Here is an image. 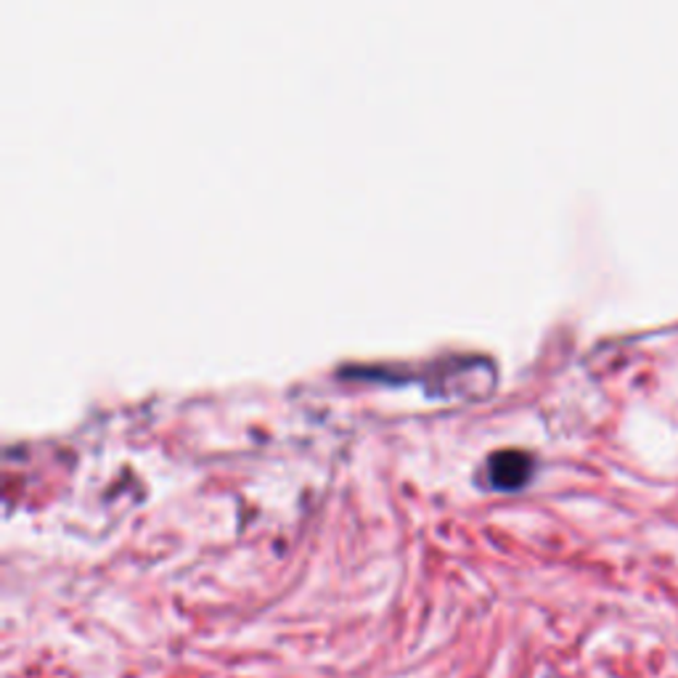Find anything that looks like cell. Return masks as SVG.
I'll return each instance as SVG.
<instances>
[{
  "mask_svg": "<svg viewBox=\"0 0 678 678\" xmlns=\"http://www.w3.org/2000/svg\"><path fill=\"white\" fill-rule=\"evenodd\" d=\"M488 472L493 485H501V488H517L530 477L533 472V459L522 451H498L491 456Z\"/></svg>",
  "mask_w": 678,
  "mask_h": 678,
  "instance_id": "6da1fadb",
  "label": "cell"
}]
</instances>
